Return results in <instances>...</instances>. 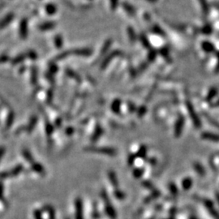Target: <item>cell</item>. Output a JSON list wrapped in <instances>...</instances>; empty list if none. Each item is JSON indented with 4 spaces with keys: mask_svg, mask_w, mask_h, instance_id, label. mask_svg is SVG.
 <instances>
[{
    "mask_svg": "<svg viewBox=\"0 0 219 219\" xmlns=\"http://www.w3.org/2000/svg\"><path fill=\"white\" fill-rule=\"evenodd\" d=\"M33 169L35 170V171H37V172H38V173H42L44 170L43 167L38 164L34 165V166H33Z\"/></svg>",
    "mask_w": 219,
    "mask_h": 219,
    "instance_id": "obj_13",
    "label": "cell"
},
{
    "mask_svg": "<svg viewBox=\"0 0 219 219\" xmlns=\"http://www.w3.org/2000/svg\"><path fill=\"white\" fill-rule=\"evenodd\" d=\"M88 152H93V153H101V154H106L110 156H115L116 154V150L112 148H99V147H88L85 148Z\"/></svg>",
    "mask_w": 219,
    "mask_h": 219,
    "instance_id": "obj_1",
    "label": "cell"
},
{
    "mask_svg": "<svg viewBox=\"0 0 219 219\" xmlns=\"http://www.w3.org/2000/svg\"><path fill=\"white\" fill-rule=\"evenodd\" d=\"M184 119L183 117H180L178 121L176 123V126H175V136H179L184 128Z\"/></svg>",
    "mask_w": 219,
    "mask_h": 219,
    "instance_id": "obj_6",
    "label": "cell"
},
{
    "mask_svg": "<svg viewBox=\"0 0 219 219\" xmlns=\"http://www.w3.org/2000/svg\"><path fill=\"white\" fill-rule=\"evenodd\" d=\"M217 93H218V89H217L216 88H211L210 91H209V93H208V96H207V101H210V100H212L214 97L216 96Z\"/></svg>",
    "mask_w": 219,
    "mask_h": 219,
    "instance_id": "obj_11",
    "label": "cell"
},
{
    "mask_svg": "<svg viewBox=\"0 0 219 219\" xmlns=\"http://www.w3.org/2000/svg\"><path fill=\"white\" fill-rule=\"evenodd\" d=\"M205 205H206V208H208V210L209 211V213L212 214V216L214 217L215 219H219V213L218 211L215 210L213 203L209 201V200H205Z\"/></svg>",
    "mask_w": 219,
    "mask_h": 219,
    "instance_id": "obj_4",
    "label": "cell"
},
{
    "mask_svg": "<svg viewBox=\"0 0 219 219\" xmlns=\"http://www.w3.org/2000/svg\"><path fill=\"white\" fill-rule=\"evenodd\" d=\"M143 172L144 171L141 169H136L134 171V175L136 176V178H140V176L142 175Z\"/></svg>",
    "mask_w": 219,
    "mask_h": 219,
    "instance_id": "obj_14",
    "label": "cell"
},
{
    "mask_svg": "<svg viewBox=\"0 0 219 219\" xmlns=\"http://www.w3.org/2000/svg\"><path fill=\"white\" fill-rule=\"evenodd\" d=\"M76 219H84L83 218L82 201L79 198L76 200Z\"/></svg>",
    "mask_w": 219,
    "mask_h": 219,
    "instance_id": "obj_3",
    "label": "cell"
},
{
    "mask_svg": "<svg viewBox=\"0 0 219 219\" xmlns=\"http://www.w3.org/2000/svg\"><path fill=\"white\" fill-rule=\"evenodd\" d=\"M188 109L189 111V115L191 116V118L192 119V122L194 123V125L196 128H200L201 127V122H200V118L198 117V115H196V113L195 111L194 108L192 106V105H191L190 103L188 104Z\"/></svg>",
    "mask_w": 219,
    "mask_h": 219,
    "instance_id": "obj_2",
    "label": "cell"
},
{
    "mask_svg": "<svg viewBox=\"0 0 219 219\" xmlns=\"http://www.w3.org/2000/svg\"><path fill=\"white\" fill-rule=\"evenodd\" d=\"M3 153H4V149L1 148V149H0V157H2V155H3Z\"/></svg>",
    "mask_w": 219,
    "mask_h": 219,
    "instance_id": "obj_16",
    "label": "cell"
},
{
    "mask_svg": "<svg viewBox=\"0 0 219 219\" xmlns=\"http://www.w3.org/2000/svg\"><path fill=\"white\" fill-rule=\"evenodd\" d=\"M200 4H201V7H202L203 11L205 13H207L208 12V4L206 3V0H200Z\"/></svg>",
    "mask_w": 219,
    "mask_h": 219,
    "instance_id": "obj_12",
    "label": "cell"
},
{
    "mask_svg": "<svg viewBox=\"0 0 219 219\" xmlns=\"http://www.w3.org/2000/svg\"><path fill=\"white\" fill-rule=\"evenodd\" d=\"M216 72H219V54H218V63H217V67H216Z\"/></svg>",
    "mask_w": 219,
    "mask_h": 219,
    "instance_id": "obj_15",
    "label": "cell"
},
{
    "mask_svg": "<svg viewBox=\"0 0 219 219\" xmlns=\"http://www.w3.org/2000/svg\"><path fill=\"white\" fill-rule=\"evenodd\" d=\"M182 186H183L184 189H185V190H188V189L191 188V187L192 186V180L189 178H185V179H184V181H183Z\"/></svg>",
    "mask_w": 219,
    "mask_h": 219,
    "instance_id": "obj_9",
    "label": "cell"
},
{
    "mask_svg": "<svg viewBox=\"0 0 219 219\" xmlns=\"http://www.w3.org/2000/svg\"><path fill=\"white\" fill-rule=\"evenodd\" d=\"M201 137L203 139L207 140H211V141H219V136L218 135L210 133V132H204L201 135Z\"/></svg>",
    "mask_w": 219,
    "mask_h": 219,
    "instance_id": "obj_5",
    "label": "cell"
},
{
    "mask_svg": "<svg viewBox=\"0 0 219 219\" xmlns=\"http://www.w3.org/2000/svg\"><path fill=\"white\" fill-rule=\"evenodd\" d=\"M216 196H217V200H218V201L219 202V192H218V193H217Z\"/></svg>",
    "mask_w": 219,
    "mask_h": 219,
    "instance_id": "obj_17",
    "label": "cell"
},
{
    "mask_svg": "<svg viewBox=\"0 0 219 219\" xmlns=\"http://www.w3.org/2000/svg\"><path fill=\"white\" fill-rule=\"evenodd\" d=\"M202 48L203 50L207 53L214 52V50H215L214 45L211 43V42H208V41H205V42H203Z\"/></svg>",
    "mask_w": 219,
    "mask_h": 219,
    "instance_id": "obj_7",
    "label": "cell"
},
{
    "mask_svg": "<svg viewBox=\"0 0 219 219\" xmlns=\"http://www.w3.org/2000/svg\"><path fill=\"white\" fill-rule=\"evenodd\" d=\"M193 166H194L196 171L200 175H202L203 176V175H206V170H205L204 167H203L200 163L196 162V163H194V165H193Z\"/></svg>",
    "mask_w": 219,
    "mask_h": 219,
    "instance_id": "obj_8",
    "label": "cell"
},
{
    "mask_svg": "<svg viewBox=\"0 0 219 219\" xmlns=\"http://www.w3.org/2000/svg\"><path fill=\"white\" fill-rule=\"evenodd\" d=\"M109 177L112 185H114L115 187L118 186V179L116 178L115 172H109Z\"/></svg>",
    "mask_w": 219,
    "mask_h": 219,
    "instance_id": "obj_10",
    "label": "cell"
},
{
    "mask_svg": "<svg viewBox=\"0 0 219 219\" xmlns=\"http://www.w3.org/2000/svg\"><path fill=\"white\" fill-rule=\"evenodd\" d=\"M214 105H215V106H219V100Z\"/></svg>",
    "mask_w": 219,
    "mask_h": 219,
    "instance_id": "obj_18",
    "label": "cell"
}]
</instances>
